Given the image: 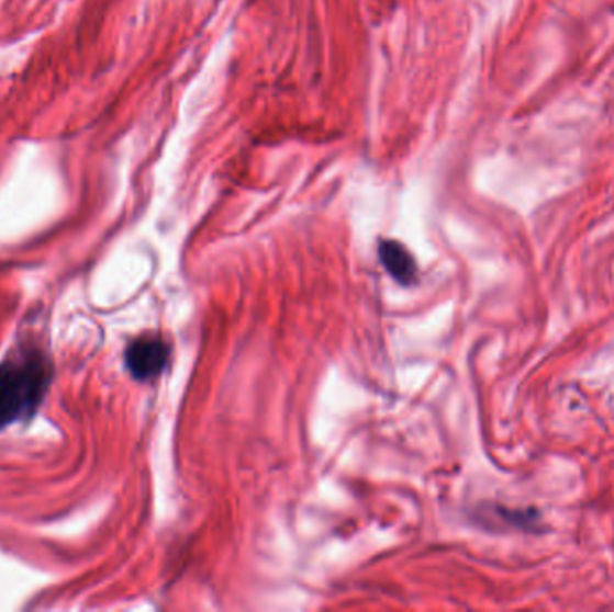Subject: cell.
<instances>
[{"mask_svg":"<svg viewBox=\"0 0 614 612\" xmlns=\"http://www.w3.org/2000/svg\"><path fill=\"white\" fill-rule=\"evenodd\" d=\"M51 363L38 349L11 352L0 363V431L35 413L51 381Z\"/></svg>","mask_w":614,"mask_h":612,"instance_id":"6da1fadb","label":"cell"},{"mask_svg":"<svg viewBox=\"0 0 614 612\" xmlns=\"http://www.w3.org/2000/svg\"><path fill=\"white\" fill-rule=\"evenodd\" d=\"M168 341L158 336H143L126 349V366L137 381H152L163 374L169 361Z\"/></svg>","mask_w":614,"mask_h":612,"instance_id":"7a4b0ae2","label":"cell"},{"mask_svg":"<svg viewBox=\"0 0 614 612\" xmlns=\"http://www.w3.org/2000/svg\"><path fill=\"white\" fill-rule=\"evenodd\" d=\"M379 259L383 262L384 270L403 284L410 286L417 281V264L412 253L398 241L379 242Z\"/></svg>","mask_w":614,"mask_h":612,"instance_id":"3957f363","label":"cell"}]
</instances>
